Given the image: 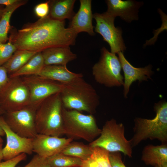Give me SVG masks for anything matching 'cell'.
Instances as JSON below:
<instances>
[{
	"label": "cell",
	"mask_w": 167,
	"mask_h": 167,
	"mask_svg": "<svg viewBox=\"0 0 167 167\" xmlns=\"http://www.w3.org/2000/svg\"><path fill=\"white\" fill-rule=\"evenodd\" d=\"M65 25V20L54 19L48 15L12 31L9 39L17 49L37 52L51 47L73 45L78 34Z\"/></svg>",
	"instance_id": "1"
},
{
	"label": "cell",
	"mask_w": 167,
	"mask_h": 167,
	"mask_svg": "<svg viewBox=\"0 0 167 167\" xmlns=\"http://www.w3.org/2000/svg\"><path fill=\"white\" fill-rule=\"evenodd\" d=\"M62 85L60 94L63 107L92 115L96 112L100 103L99 96L93 86L83 77Z\"/></svg>",
	"instance_id": "2"
},
{
	"label": "cell",
	"mask_w": 167,
	"mask_h": 167,
	"mask_svg": "<svg viewBox=\"0 0 167 167\" xmlns=\"http://www.w3.org/2000/svg\"><path fill=\"white\" fill-rule=\"evenodd\" d=\"M156 115L152 119L136 118L134 119V135L130 140L132 147L142 141L157 139L162 144L167 142V103L161 101L155 104Z\"/></svg>",
	"instance_id": "3"
},
{
	"label": "cell",
	"mask_w": 167,
	"mask_h": 167,
	"mask_svg": "<svg viewBox=\"0 0 167 167\" xmlns=\"http://www.w3.org/2000/svg\"><path fill=\"white\" fill-rule=\"evenodd\" d=\"M60 93L44 100L36 109L35 124L38 134L60 137L64 135Z\"/></svg>",
	"instance_id": "4"
},
{
	"label": "cell",
	"mask_w": 167,
	"mask_h": 167,
	"mask_svg": "<svg viewBox=\"0 0 167 167\" xmlns=\"http://www.w3.org/2000/svg\"><path fill=\"white\" fill-rule=\"evenodd\" d=\"M62 114L64 134L68 138L82 139L91 143L100 135L101 129L98 127L92 114H84L63 106Z\"/></svg>",
	"instance_id": "5"
},
{
	"label": "cell",
	"mask_w": 167,
	"mask_h": 167,
	"mask_svg": "<svg viewBox=\"0 0 167 167\" xmlns=\"http://www.w3.org/2000/svg\"><path fill=\"white\" fill-rule=\"evenodd\" d=\"M124 131L122 123H118L113 118L107 120L101 129L99 137L89 145L103 148L109 152H122L125 156L132 157V147L130 141L125 137Z\"/></svg>",
	"instance_id": "6"
},
{
	"label": "cell",
	"mask_w": 167,
	"mask_h": 167,
	"mask_svg": "<svg viewBox=\"0 0 167 167\" xmlns=\"http://www.w3.org/2000/svg\"><path fill=\"white\" fill-rule=\"evenodd\" d=\"M122 67L116 54L105 48L101 49L99 61L92 68V74L95 81L108 87L123 85L124 77L121 74Z\"/></svg>",
	"instance_id": "7"
},
{
	"label": "cell",
	"mask_w": 167,
	"mask_h": 167,
	"mask_svg": "<svg viewBox=\"0 0 167 167\" xmlns=\"http://www.w3.org/2000/svg\"><path fill=\"white\" fill-rule=\"evenodd\" d=\"M29 101L28 89L20 77L10 78L0 92V104L6 112L29 106Z\"/></svg>",
	"instance_id": "8"
},
{
	"label": "cell",
	"mask_w": 167,
	"mask_h": 167,
	"mask_svg": "<svg viewBox=\"0 0 167 167\" xmlns=\"http://www.w3.org/2000/svg\"><path fill=\"white\" fill-rule=\"evenodd\" d=\"M27 87L30 94L29 106L36 109L46 99L60 93L62 84L39 75L20 77Z\"/></svg>",
	"instance_id": "9"
},
{
	"label": "cell",
	"mask_w": 167,
	"mask_h": 167,
	"mask_svg": "<svg viewBox=\"0 0 167 167\" xmlns=\"http://www.w3.org/2000/svg\"><path fill=\"white\" fill-rule=\"evenodd\" d=\"M36 109L30 106L3 115L10 128L19 136L33 139L38 134L35 124Z\"/></svg>",
	"instance_id": "10"
},
{
	"label": "cell",
	"mask_w": 167,
	"mask_h": 167,
	"mask_svg": "<svg viewBox=\"0 0 167 167\" xmlns=\"http://www.w3.org/2000/svg\"><path fill=\"white\" fill-rule=\"evenodd\" d=\"M93 18L96 22L95 31L103 37V40L109 45L111 52L115 54L123 52L126 49L122 37L121 29L116 27L115 18L105 12L95 13Z\"/></svg>",
	"instance_id": "11"
},
{
	"label": "cell",
	"mask_w": 167,
	"mask_h": 167,
	"mask_svg": "<svg viewBox=\"0 0 167 167\" xmlns=\"http://www.w3.org/2000/svg\"><path fill=\"white\" fill-rule=\"evenodd\" d=\"M0 126L6 138V144L2 149L4 161L12 159L21 153H32L33 139L20 136L13 131L6 124L3 115L0 116Z\"/></svg>",
	"instance_id": "12"
},
{
	"label": "cell",
	"mask_w": 167,
	"mask_h": 167,
	"mask_svg": "<svg viewBox=\"0 0 167 167\" xmlns=\"http://www.w3.org/2000/svg\"><path fill=\"white\" fill-rule=\"evenodd\" d=\"M73 140L68 138L38 134L33 139V152L40 156L47 158L60 153Z\"/></svg>",
	"instance_id": "13"
},
{
	"label": "cell",
	"mask_w": 167,
	"mask_h": 167,
	"mask_svg": "<svg viewBox=\"0 0 167 167\" xmlns=\"http://www.w3.org/2000/svg\"><path fill=\"white\" fill-rule=\"evenodd\" d=\"M117 54L124 74L123 94L124 97L127 98L130 87L133 82L136 80L141 82L151 79L153 72L150 65L144 67H135L126 58L123 52H120Z\"/></svg>",
	"instance_id": "14"
},
{
	"label": "cell",
	"mask_w": 167,
	"mask_h": 167,
	"mask_svg": "<svg viewBox=\"0 0 167 167\" xmlns=\"http://www.w3.org/2000/svg\"><path fill=\"white\" fill-rule=\"evenodd\" d=\"M107 14L115 18L119 16L124 21L130 23L138 19V12L142 3L134 0H107L106 1Z\"/></svg>",
	"instance_id": "15"
},
{
	"label": "cell",
	"mask_w": 167,
	"mask_h": 167,
	"mask_svg": "<svg viewBox=\"0 0 167 167\" xmlns=\"http://www.w3.org/2000/svg\"><path fill=\"white\" fill-rule=\"evenodd\" d=\"M79 1L80 8L71 19L69 27L78 34L85 32L91 36H93L95 33L92 25L93 15L92 11V1L80 0Z\"/></svg>",
	"instance_id": "16"
},
{
	"label": "cell",
	"mask_w": 167,
	"mask_h": 167,
	"mask_svg": "<svg viewBox=\"0 0 167 167\" xmlns=\"http://www.w3.org/2000/svg\"><path fill=\"white\" fill-rule=\"evenodd\" d=\"M44 65L66 66L68 63L77 58L76 54L69 46L56 47L46 49L42 52Z\"/></svg>",
	"instance_id": "17"
},
{
	"label": "cell",
	"mask_w": 167,
	"mask_h": 167,
	"mask_svg": "<svg viewBox=\"0 0 167 167\" xmlns=\"http://www.w3.org/2000/svg\"><path fill=\"white\" fill-rule=\"evenodd\" d=\"M38 75L62 84L83 77L82 74L73 72L69 70L66 66L60 65L45 66Z\"/></svg>",
	"instance_id": "18"
},
{
	"label": "cell",
	"mask_w": 167,
	"mask_h": 167,
	"mask_svg": "<svg viewBox=\"0 0 167 167\" xmlns=\"http://www.w3.org/2000/svg\"><path fill=\"white\" fill-rule=\"evenodd\" d=\"M141 160L146 165L154 166L167 163V143L145 146L142 151Z\"/></svg>",
	"instance_id": "19"
},
{
	"label": "cell",
	"mask_w": 167,
	"mask_h": 167,
	"mask_svg": "<svg viewBox=\"0 0 167 167\" xmlns=\"http://www.w3.org/2000/svg\"><path fill=\"white\" fill-rule=\"evenodd\" d=\"M75 1V0H49V15L53 19L58 20H71L75 14L73 7Z\"/></svg>",
	"instance_id": "20"
},
{
	"label": "cell",
	"mask_w": 167,
	"mask_h": 167,
	"mask_svg": "<svg viewBox=\"0 0 167 167\" xmlns=\"http://www.w3.org/2000/svg\"><path fill=\"white\" fill-rule=\"evenodd\" d=\"M37 52L25 50L17 49L2 66L9 75L23 66Z\"/></svg>",
	"instance_id": "21"
},
{
	"label": "cell",
	"mask_w": 167,
	"mask_h": 167,
	"mask_svg": "<svg viewBox=\"0 0 167 167\" xmlns=\"http://www.w3.org/2000/svg\"><path fill=\"white\" fill-rule=\"evenodd\" d=\"M45 66L41 52H38L23 66L15 73L9 75L10 78L38 75Z\"/></svg>",
	"instance_id": "22"
},
{
	"label": "cell",
	"mask_w": 167,
	"mask_h": 167,
	"mask_svg": "<svg viewBox=\"0 0 167 167\" xmlns=\"http://www.w3.org/2000/svg\"><path fill=\"white\" fill-rule=\"evenodd\" d=\"M27 0H18L13 4L6 6L0 19V42L5 43L9 40L8 34L11 29L10 20L11 15L18 8L25 4Z\"/></svg>",
	"instance_id": "23"
},
{
	"label": "cell",
	"mask_w": 167,
	"mask_h": 167,
	"mask_svg": "<svg viewBox=\"0 0 167 167\" xmlns=\"http://www.w3.org/2000/svg\"><path fill=\"white\" fill-rule=\"evenodd\" d=\"M61 153L84 160L91 156L92 151L89 145L72 141L66 146Z\"/></svg>",
	"instance_id": "24"
},
{
	"label": "cell",
	"mask_w": 167,
	"mask_h": 167,
	"mask_svg": "<svg viewBox=\"0 0 167 167\" xmlns=\"http://www.w3.org/2000/svg\"><path fill=\"white\" fill-rule=\"evenodd\" d=\"M47 158L51 167H80L82 162V160L79 158L61 152Z\"/></svg>",
	"instance_id": "25"
},
{
	"label": "cell",
	"mask_w": 167,
	"mask_h": 167,
	"mask_svg": "<svg viewBox=\"0 0 167 167\" xmlns=\"http://www.w3.org/2000/svg\"><path fill=\"white\" fill-rule=\"evenodd\" d=\"M91 157L97 162L100 167H111L109 159V152L99 146L91 147Z\"/></svg>",
	"instance_id": "26"
},
{
	"label": "cell",
	"mask_w": 167,
	"mask_h": 167,
	"mask_svg": "<svg viewBox=\"0 0 167 167\" xmlns=\"http://www.w3.org/2000/svg\"><path fill=\"white\" fill-rule=\"evenodd\" d=\"M17 49L9 39L6 43L0 42V66L6 62Z\"/></svg>",
	"instance_id": "27"
},
{
	"label": "cell",
	"mask_w": 167,
	"mask_h": 167,
	"mask_svg": "<svg viewBox=\"0 0 167 167\" xmlns=\"http://www.w3.org/2000/svg\"><path fill=\"white\" fill-rule=\"evenodd\" d=\"M25 167H51L47 158L37 154L35 155Z\"/></svg>",
	"instance_id": "28"
},
{
	"label": "cell",
	"mask_w": 167,
	"mask_h": 167,
	"mask_svg": "<svg viewBox=\"0 0 167 167\" xmlns=\"http://www.w3.org/2000/svg\"><path fill=\"white\" fill-rule=\"evenodd\" d=\"M49 10V1H48L37 5L35 8L34 11L37 16L42 18L48 15Z\"/></svg>",
	"instance_id": "29"
},
{
	"label": "cell",
	"mask_w": 167,
	"mask_h": 167,
	"mask_svg": "<svg viewBox=\"0 0 167 167\" xmlns=\"http://www.w3.org/2000/svg\"><path fill=\"white\" fill-rule=\"evenodd\" d=\"M109 159L111 167H126L122 162L120 152H109Z\"/></svg>",
	"instance_id": "30"
},
{
	"label": "cell",
	"mask_w": 167,
	"mask_h": 167,
	"mask_svg": "<svg viewBox=\"0 0 167 167\" xmlns=\"http://www.w3.org/2000/svg\"><path fill=\"white\" fill-rule=\"evenodd\" d=\"M26 157V154L21 153L11 159L0 162V167H15L19 163L25 160Z\"/></svg>",
	"instance_id": "31"
},
{
	"label": "cell",
	"mask_w": 167,
	"mask_h": 167,
	"mask_svg": "<svg viewBox=\"0 0 167 167\" xmlns=\"http://www.w3.org/2000/svg\"><path fill=\"white\" fill-rule=\"evenodd\" d=\"M10 77L5 68L0 66V92L8 82Z\"/></svg>",
	"instance_id": "32"
},
{
	"label": "cell",
	"mask_w": 167,
	"mask_h": 167,
	"mask_svg": "<svg viewBox=\"0 0 167 167\" xmlns=\"http://www.w3.org/2000/svg\"><path fill=\"white\" fill-rule=\"evenodd\" d=\"M80 167H100L96 161L91 156L88 159L82 160Z\"/></svg>",
	"instance_id": "33"
},
{
	"label": "cell",
	"mask_w": 167,
	"mask_h": 167,
	"mask_svg": "<svg viewBox=\"0 0 167 167\" xmlns=\"http://www.w3.org/2000/svg\"><path fill=\"white\" fill-rule=\"evenodd\" d=\"M18 0H0V5H3L6 6L11 5L16 2Z\"/></svg>",
	"instance_id": "34"
},
{
	"label": "cell",
	"mask_w": 167,
	"mask_h": 167,
	"mask_svg": "<svg viewBox=\"0 0 167 167\" xmlns=\"http://www.w3.org/2000/svg\"><path fill=\"white\" fill-rule=\"evenodd\" d=\"M2 143L0 142V162L3 159Z\"/></svg>",
	"instance_id": "35"
},
{
	"label": "cell",
	"mask_w": 167,
	"mask_h": 167,
	"mask_svg": "<svg viewBox=\"0 0 167 167\" xmlns=\"http://www.w3.org/2000/svg\"><path fill=\"white\" fill-rule=\"evenodd\" d=\"M6 112L2 107L0 104V116L3 115Z\"/></svg>",
	"instance_id": "36"
},
{
	"label": "cell",
	"mask_w": 167,
	"mask_h": 167,
	"mask_svg": "<svg viewBox=\"0 0 167 167\" xmlns=\"http://www.w3.org/2000/svg\"><path fill=\"white\" fill-rule=\"evenodd\" d=\"M5 135V133L0 126V136H3Z\"/></svg>",
	"instance_id": "37"
},
{
	"label": "cell",
	"mask_w": 167,
	"mask_h": 167,
	"mask_svg": "<svg viewBox=\"0 0 167 167\" xmlns=\"http://www.w3.org/2000/svg\"><path fill=\"white\" fill-rule=\"evenodd\" d=\"M4 8L0 6V19H1L2 15L4 11Z\"/></svg>",
	"instance_id": "38"
},
{
	"label": "cell",
	"mask_w": 167,
	"mask_h": 167,
	"mask_svg": "<svg viewBox=\"0 0 167 167\" xmlns=\"http://www.w3.org/2000/svg\"><path fill=\"white\" fill-rule=\"evenodd\" d=\"M155 167H167V163L163 165H157Z\"/></svg>",
	"instance_id": "39"
},
{
	"label": "cell",
	"mask_w": 167,
	"mask_h": 167,
	"mask_svg": "<svg viewBox=\"0 0 167 167\" xmlns=\"http://www.w3.org/2000/svg\"><path fill=\"white\" fill-rule=\"evenodd\" d=\"M3 140L2 139V138L1 137V136H0V143H3Z\"/></svg>",
	"instance_id": "40"
},
{
	"label": "cell",
	"mask_w": 167,
	"mask_h": 167,
	"mask_svg": "<svg viewBox=\"0 0 167 167\" xmlns=\"http://www.w3.org/2000/svg\"><path fill=\"white\" fill-rule=\"evenodd\" d=\"M25 167L24 166V167H19H19Z\"/></svg>",
	"instance_id": "41"
},
{
	"label": "cell",
	"mask_w": 167,
	"mask_h": 167,
	"mask_svg": "<svg viewBox=\"0 0 167 167\" xmlns=\"http://www.w3.org/2000/svg\"></svg>",
	"instance_id": "42"
}]
</instances>
